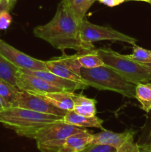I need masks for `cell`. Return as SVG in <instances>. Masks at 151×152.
Returning <instances> with one entry per match:
<instances>
[{"label":"cell","instance_id":"obj_1","mask_svg":"<svg viewBox=\"0 0 151 152\" xmlns=\"http://www.w3.org/2000/svg\"><path fill=\"white\" fill-rule=\"evenodd\" d=\"M80 24L68 6L62 1L53 19L45 25L36 27L33 34L60 50L62 53L67 49L76 51L93 50L81 42Z\"/></svg>","mask_w":151,"mask_h":152},{"label":"cell","instance_id":"obj_2","mask_svg":"<svg viewBox=\"0 0 151 152\" xmlns=\"http://www.w3.org/2000/svg\"><path fill=\"white\" fill-rule=\"evenodd\" d=\"M62 120V117L41 114L17 106L0 109V123L19 136L30 139H34L37 133L45 126Z\"/></svg>","mask_w":151,"mask_h":152},{"label":"cell","instance_id":"obj_3","mask_svg":"<svg viewBox=\"0 0 151 152\" xmlns=\"http://www.w3.org/2000/svg\"><path fill=\"white\" fill-rule=\"evenodd\" d=\"M80 74L87 87L100 91H111L126 97L135 98L136 85L127 81L107 65L94 68H81Z\"/></svg>","mask_w":151,"mask_h":152},{"label":"cell","instance_id":"obj_4","mask_svg":"<svg viewBox=\"0 0 151 152\" xmlns=\"http://www.w3.org/2000/svg\"><path fill=\"white\" fill-rule=\"evenodd\" d=\"M104 64L135 85L151 83V69L108 48L96 49Z\"/></svg>","mask_w":151,"mask_h":152},{"label":"cell","instance_id":"obj_5","mask_svg":"<svg viewBox=\"0 0 151 152\" xmlns=\"http://www.w3.org/2000/svg\"><path fill=\"white\" fill-rule=\"evenodd\" d=\"M87 131L84 128L67 124L62 121L52 123L43 128L34 140L41 152H58L68 137Z\"/></svg>","mask_w":151,"mask_h":152},{"label":"cell","instance_id":"obj_6","mask_svg":"<svg viewBox=\"0 0 151 152\" xmlns=\"http://www.w3.org/2000/svg\"><path fill=\"white\" fill-rule=\"evenodd\" d=\"M80 37L81 42L90 48L94 49L93 42L99 41L122 42L128 44L135 45L136 39L119 32L111 28L95 25L84 18L80 24Z\"/></svg>","mask_w":151,"mask_h":152},{"label":"cell","instance_id":"obj_7","mask_svg":"<svg viewBox=\"0 0 151 152\" xmlns=\"http://www.w3.org/2000/svg\"><path fill=\"white\" fill-rule=\"evenodd\" d=\"M45 65L47 71L59 77L86 86L80 74L81 67L77 60L76 53L67 55L63 53L61 56L45 61Z\"/></svg>","mask_w":151,"mask_h":152},{"label":"cell","instance_id":"obj_8","mask_svg":"<svg viewBox=\"0 0 151 152\" xmlns=\"http://www.w3.org/2000/svg\"><path fill=\"white\" fill-rule=\"evenodd\" d=\"M136 132L128 129L121 133L103 129L100 132L93 134L90 143L103 144L113 147L117 152H133L137 145L135 142Z\"/></svg>","mask_w":151,"mask_h":152},{"label":"cell","instance_id":"obj_9","mask_svg":"<svg viewBox=\"0 0 151 152\" xmlns=\"http://www.w3.org/2000/svg\"><path fill=\"white\" fill-rule=\"evenodd\" d=\"M0 54L20 70L47 71L45 61L32 57L0 39Z\"/></svg>","mask_w":151,"mask_h":152},{"label":"cell","instance_id":"obj_10","mask_svg":"<svg viewBox=\"0 0 151 152\" xmlns=\"http://www.w3.org/2000/svg\"><path fill=\"white\" fill-rule=\"evenodd\" d=\"M12 106H17L41 114H50L62 117L67 112L64 110L56 108L48 101L36 94L22 90H20L16 102Z\"/></svg>","mask_w":151,"mask_h":152},{"label":"cell","instance_id":"obj_11","mask_svg":"<svg viewBox=\"0 0 151 152\" xmlns=\"http://www.w3.org/2000/svg\"><path fill=\"white\" fill-rule=\"evenodd\" d=\"M16 87L22 91L34 94H43L63 91L52 86L42 79L26 74L19 70L16 77Z\"/></svg>","mask_w":151,"mask_h":152},{"label":"cell","instance_id":"obj_12","mask_svg":"<svg viewBox=\"0 0 151 152\" xmlns=\"http://www.w3.org/2000/svg\"><path fill=\"white\" fill-rule=\"evenodd\" d=\"M20 71L24 73H26V74L36 76L50 83L52 86H55L61 90L66 91L75 92L78 89H84L87 88L84 85L62 78V77H59L56 74L50 72L49 71H33V70H20Z\"/></svg>","mask_w":151,"mask_h":152},{"label":"cell","instance_id":"obj_13","mask_svg":"<svg viewBox=\"0 0 151 152\" xmlns=\"http://www.w3.org/2000/svg\"><path fill=\"white\" fill-rule=\"evenodd\" d=\"M74 94L75 92L59 91L36 94L44 98L56 108L64 110L65 111H68L73 110Z\"/></svg>","mask_w":151,"mask_h":152},{"label":"cell","instance_id":"obj_14","mask_svg":"<svg viewBox=\"0 0 151 152\" xmlns=\"http://www.w3.org/2000/svg\"><path fill=\"white\" fill-rule=\"evenodd\" d=\"M62 122L67 124L72 125L80 128H97L101 130L105 129L102 126L103 120L99 117H85L76 114L73 111H67L65 115L62 117Z\"/></svg>","mask_w":151,"mask_h":152},{"label":"cell","instance_id":"obj_15","mask_svg":"<svg viewBox=\"0 0 151 152\" xmlns=\"http://www.w3.org/2000/svg\"><path fill=\"white\" fill-rule=\"evenodd\" d=\"M93 134L88 130L73 134L67 138L58 152H80L90 144Z\"/></svg>","mask_w":151,"mask_h":152},{"label":"cell","instance_id":"obj_16","mask_svg":"<svg viewBox=\"0 0 151 152\" xmlns=\"http://www.w3.org/2000/svg\"><path fill=\"white\" fill-rule=\"evenodd\" d=\"M74 107L73 111L85 117H94L97 113L96 102L94 99L78 94H74Z\"/></svg>","mask_w":151,"mask_h":152},{"label":"cell","instance_id":"obj_17","mask_svg":"<svg viewBox=\"0 0 151 152\" xmlns=\"http://www.w3.org/2000/svg\"><path fill=\"white\" fill-rule=\"evenodd\" d=\"M76 56L78 64L81 68H94L105 65L95 48L93 50L77 51Z\"/></svg>","mask_w":151,"mask_h":152},{"label":"cell","instance_id":"obj_18","mask_svg":"<svg viewBox=\"0 0 151 152\" xmlns=\"http://www.w3.org/2000/svg\"><path fill=\"white\" fill-rule=\"evenodd\" d=\"M135 98L139 101L141 108L146 113L151 111V83H139L136 86Z\"/></svg>","mask_w":151,"mask_h":152},{"label":"cell","instance_id":"obj_19","mask_svg":"<svg viewBox=\"0 0 151 152\" xmlns=\"http://www.w3.org/2000/svg\"><path fill=\"white\" fill-rule=\"evenodd\" d=\"M95 1L96 0H62L80 22L84 19L87 10Z\"/></svg>","mask_w":151,"mask_h":152},{"label":"cell","instance_id":"obj_20","mask_svg":"<svg viewBox=\"0 0 151 152\" xmlns=\"http://www.w3.org/2000/svg\"><path fill=\"white\" fill-rule=\"evenodd\" d=\"M19 70L0 54V80L16 87V77Z\"/></svg>","mask_w":151,"mask_h":152},{"label":"cell","instance_id":"obj_21","mask_svg":"<svg viewBox=\"0 0 151 152\" xmlns=\"http://www.w3.org/2000/svg\"><path fill=\"white\" fill-rule=\"evenodd\" d=\"M19 91L20 89L17 87L9 84L4 80H0V96L8 106H12L14 104Z\"/></svg>","mask_w":151,"mask_h":152},{"label":"cell","instance_id":"obj_22","mask_svg":"<svg viewBox=\"0 0 151 152\" xmlns=\"http://www.w3.org/2000/svg\"><path fill=\"white\" fill-rule=\"evenodd\" d=\"M127 56L139 63H151V50L143 48L136 44L133 45V53Z\"/></svg>","mask_w":151,"mask_h":152},{"label":"cell","instance_id":"obj_23","mask_svg":"<svg viewBox=\"0 0 151 152\" xmlns=\"http://www.w3.org/2000/svg\"><path fill=\"white\" fill-rule=\"evenodd\" d=\"M80 152H117V151L107 145L90 143Z\"/></svg>","mask_w":151,"mask_h":152},{"label":"cell","instance_id":"obj_24","mask_svg":"<svg viewBox=\"0 0 151 152\" xmlns=\"http://www.w3.org/2000/svg\"><path fill=\"white\" fill-rule=\"evenodd\" d=\"M11 22L12 16L9 11H2L0 13V30L7 29Z\"/></svg>","mask_w":151,"mask_h":152},{"label":"cell","instance_id":"obj_25","mask_svg":"<svg viewBox=\"0 0 151 152\" xmlns=\"http://www.w3.org/2000/svg\"><path fill=\"white\" fill-rule=\"evenodd\" d=\"M16 1V0H0V13L11 10Z\"/></svg>","mask_w":151,"mask_h":152},{"label":"cell","instance_id":"obj_26","mask_svg":"<svg viewBox=\"0 0 151 152\" xmlns=\"http://www.w3.org/2000/svg\"><path fill=\"white\" fill-rule=\"evenodd\" d=\"M97 1L108 7H115L122 4L126 0H97Z\"/></svg>","mask_w":151,"mask_h":152},{"label":"cell","instance_id":"obj_27","mask_svg":"<svg viewBox=\"0 0 151 152\" xmlns=\"http://www.w3.org/2000/svg\"><path fill=\"white\" fill-rule=\"evenodd\" d=\"M133 152H151V145L145 143H138Z\"/></svg>","mask_w":151,"mask_h":152},{"label":"cell","instance_id":"obj_28","mask_svg":"<svg viewBox=\"0 0 151 152\" xmlns=\"http://www.w3.org/2000/svg\"><path fill=\"white\" fill-rule=\"evenodd\" d=\"M138 143H145L151 145V124L150 126L149 130H148V132L146 136H145L144 139L142 140H139L138 142Z\"/></svg>","mask_w":151,"mask_h":152},{"label":"cell","instance_id":"obj_29","mask_svg":"<svg viewBox=\"0 0 151 152\" xmlns=\"http://www.w3.org/2000/svg\"><path fill=\"white\" fill-rule=\"evenodd\" d=\"M7 106H8V105H7V104L6 103V102H4L2 99H1V96H0V109L2 108H4V107H7Z\"/></svg>","mask_w":151,"mask_h":152},{"label":"cell","instance_id":"obj_30","mask_svg":"<svg viewBox=\"0 0 151 152\" xmlns=\"http://www.w3.org/2000/svg\"><path fill=\"white\" fill-rule=\"evenodd\" d=\"M142 64V63H141ZM142 65H144V67H147V68L151 69V63H146V64H142Z\"/></svg>","mask_w":151,"mask_h":152},{"label":"cell","instance_id":"obj_31","mask_svg":"<svg viewBox=\"0 0 151 152\" xmlns=\"http://www.w3.org/2000/svg\"><path fill=\"white\" fill-rule=\"evenodd\" d=\"M142 1H146V2L150 3V2L151 0H142Z\"/></svg>","mask_w":151,"mask_h":152},{"label":"cell","instance_id":"obj_32","mask_svg":"<svg viewBox=\"0 0 151 152\" xmlns=\"http://www.w3.org/2000/svg\"><path fill=\"white\" fill-rule=\"evenodd\" d=\"M126 1H142V0H126Z\"/></svg>","mask_w":151,"mask_h":152},{"label":"cell","instance_id":"obj_33","mask_svg":"<svg viewBox=\"0 0 151 152\" xmlns=\"http://www.w3.org/2000/svg\"><path fill=\"white\" fill-rule=\"evenodd\" d=\"M150 4H151V1H150Z\"/></svg>","mask_w":151,"mask_h":152}]
</instances>
